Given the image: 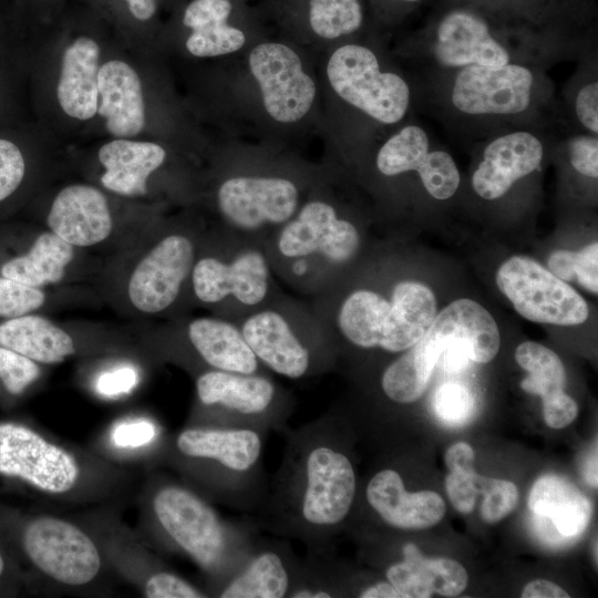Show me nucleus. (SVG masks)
Instances as JSON below:
<instances>
[{"label":"nucleus","mask_w":598,"mask_h":598,"mask_svg":"<svg viewBox=\"0 0 598 598\" xmlns=\"http://www.w3.org/2000/svg\"><path fill=\"white\" fill-rule=\"evenodd\" d=\"M245 41L243 31L225 20H217L192 29L186 48L195 56L209 58L236 52Z\"/></svg>","instance_id":"f704fd0d"},{"label":"nucleus","mask_w":598,"mask_h":598,"mask_svg":"<svg viewBox=\"0 0 598 598\" xmlns=\"http://www.w3.org/2000/svg\"><path fill=\"white\" fill-rule=\"evenodd\" d=\"M0 473L20 477L37 488L58 494L74 486L79 467L71 454L32 430L1 423Z\"/></svg>","instance_id":"dca6fc26"},{"label":"nucleus","mask_w":598,"mask_h":598,"mask_svg":"<svg viewBox=\"0 0 598 598\" xmlns=\"http://www.w3.org/2000/svg\"><path fill=\"white\" fill-rule=\"evenodd\" d=\"M361 598H401L399 591L389 581H379L362 589Z\"/></svg>","instance_id":"603ef678"},{"label":"nucleus","mask_w":598,"mask_h":598,"mask_svg":"<svg viewBox=\"0 0 598 598\" xmlns=\"http://www.w3.org/2000/svg\"><path fill=\"white\" fill-rule=\"evenodd\" d=\"M433 52L440 64L464 68L509 63L506 48L492 34L478 13L464 8L444 13L435 25Z\"/></svg>","instance_id":"aec40b11"},{"label":"nucleus","mask_w":598,"mask_h":598,"mask_svg":"<svg viewBox=\"0 0 598 598\" xmlns=\"http://www.w3.org/2000/svg\"><path fill=\"white\" fill-rule=\"evenodd\" d=\"M99 159L105 168L101 176L104 188L122 196H143L150 175L164 164L166 152L155 143L121 138L104 144Z\"/></svg>","instance_id":"bb28decb"},{"label":"nucleus","mask_w":598,"mask_h":598,"mask_svg":"<svg viewBox=\"0 0 598 598\" xmlns=\"http://www.w3.org/2000/svg\"><path fill=\"white\" fill-rule=\"evenodd\" d=\"M25 174V162L19 147L0 138V202L11 196L21 185Z\"/></svg>","instance_id":"a19ab883"},{"label":"nucleus","mask_w":598,"mask_h":598,"mask_svg":"<svg viewBox=\"0 0 598 598\" xmlns=\"http://www.w3.org/2000/svg\"><path fill=\"white\" fill-rule=\"evenodd\" d=\"M153 506L167 535L207 570L223 568L228 561L236 568L249 550L238 532L230 533L213 507L186 488L163 487Z\"/></svg>","instance_id":"0eeeda50"},{"label":"nucleus","mask_w":598,"mask_h":598,"mask_svg":"<svg viewBox=\"0 0 598 598\" xmlns=\"http://www.w3.org/2000/svg\"><path fill=\"white\" fill-rule=\"evenodd\" d=\"M545 423L551 429H563L569 425L578 414L576 401L560 392L542 400Z\"/></svg>","instance_id":"a18cd8bd"},{"label":"nucleus","mask_w":598,"mask_h":598,"mask_svg":"<svg viewBox=\"0 0 598 598\" xmlns=\"http://www.w3.org/2000/svg\"><path fill=\"white\" fill-rule=\"evenodd\" d=\"M533 72L519 64L467 65L457 73L451 94L455 109L470 115H509L525 111L532 100Z\"/></svg>","instance_id":"f3484780"},{"label":"nucleus","mask_w":598,"mask_h":598,"mask_svg":"<svg viewBox=\"0 0 598 598\" xmlns=\"http://www.w3.org/2000/svg\"><path fill=\"white\" fill-rule=\"evenodd\" d=\"M543 155L542 142L529 132L499 136L484 150L483 159L472 176L473 188L484 199H497L516 181L536 171Z\"/></svg>","instance_id":"4be33fe9"},{"label":"nucleus","mask_w":598,"mask_h":598,"mask_svg":"<svg viewBox=\"0 0 598 598\" xmlns=\"http://www.w3.org/2000/svg\"><path fill=\"white\" fill-rule=\"evenodd\" d=\"M3 568H4V561H3V558H2V556H1V554H0V575H1L2 571H3Z\"/></svg>","instance_id":"6e6d98bb"},{"label":"nucleus","mask_w":598,"mask_h":598,"mask_svg":"<svg viewBox=\"0 0 598 598\" xmlns=\"http://www.w3.org/2000/svg\"><path fill=\"white\" fill-rule=\"evenodd\" d=\"M496 283L515 310L533 322L576 326L585 322V299L536 260L513 256L497 270Z\"/></svg>","instance_id":"9b49d317"},{"label":"nucleus","mask_w":598,"mask_h":598,"mask_svg":"<svg viewBox=\"0 0 598 598\" xmlns=\"http://www.w3.org/2000/svg\"><path fill=\"white\" fill-rule=\"evenodd\" d=\"M523 598H568L569 595L560 586L545 579L528 582L523 591Z\"/></svg>","instance_id":"3c124183"},{"label":"nucleus","mask_w":598,"mask_h":598,"mask_svg":"<svg viewBox=\"0 0 598 598\" xmlns=\"http://www.w3.org/2000/svg\"><path fill=\"white\" fill-rule=\"evenodd\" d=\"M473 343L480 363L492 361L501 338L492 315L478 302L462 298L437 313L422 338L405 350L383 372L384 394L400 404L419 400L426 390L433 369L443 351L455 340Z\"/></svg>","instance_id":"20e7f679"},{"label":"nucleus","mask_w":598,"mask_h":598,"mask_svg":"<svg viewBox=\"0 0 598 598\" xmlns=\"http://www.w3.org/2000/svg\"><path fill=\"white\" fill-rule=\"evenodd\" d=\"M40 373L37 362L0 346V379L9 393H22L40 377Z\"/></svg>","instance_id":"4c0bfd02"},{"label":"nucleus","mask_w":598,"mask_h":598,"mask_svg":"<svg viewBox=\"0 0 598 598\" xmlns=\"http://www.w3.org/2000/svg\"><path fill=\"white\" fill-rule=\"evenodd\" d=\"M584 480L588 485L596 488L597 487V448L590 453L586 458L582 466Z\"/></svg>","instance_id":"5fc2aeb1"},{"label":"nucleus","mask_w":598,"mask_h":598,"mask_svg":"<svg viewBox=\"0 0 598 598\" xmlns=\"http://www.w3.org/2000/svg\"><path fill=\"white\" fill-rule=\"evenodd\" d=\"M198 251L194 235L173 231L158 236L127 275L125 295L130 306L145 316L171 309L189 286Z\"/></svg>","instance_id":"6e6552de"},{"label":"nucleus","mask_w":598,"mask_h":598,"mask_svg":"<svg viewBox=\"0 0 598 598\" xmlns=\"http://www.w3.org/2000/svg\"><path fill=\"white\" fill-rule=\"evenodd\" d=\"M361 237L326 200L307 202L264 246L272 268L299 288L328 286V272L352 260Z\"/></svg>","instance_id":"f03ea898"},{"label":"nucleus","mask_w":598,"mask_h":598,"mask_svg":"<svg viewBox=\"0 0 598 598\" xmlns=\"http://www.w3.org/2000/svg\"><path fill=\"white\" fill-rule=\"evenodd\" d=\"M248 62L264 106L274 120L292 123L308 113L316 84L292 49L281 43H261L251 50Z\"/></svg>","instance_id":"2eb2a0df"},{"label":"nucleus","mask_w":598,"mask_h":598,"mask_svg":"<svg viewBox=\"0 0 598 598\" xmlns=\"http://www.w3.org/2000/svg\"><path fill=\"white\" fill-rule=\"evenodd\" d=\"M298 308L278 301L247 313L239 328L265 368L300 380L317 372L328 359V331Z\"/></svg>","instance_id":"39448f33"},{"label":"nucleus","mask_w":598,"mask_h":598,"mask_svg":"<svg viewBox=\"0 0 598 598\" xmlns=\"http://www.w3.org/2000/svg\"><path fill=\"white\" fill-rule=\"evenodd\" d=\"M231 12L228 0H194L185 10L183 23L194 29L210 21H227Z\"/></svg>","instance_id":"c03bdc74"},{"label":"nucleus","mask_w":598,"mask_h":598,"mask_svg":"<svg viewBox=\"0 0 598 598\" xmlns=\"http://www.w3.org/2000/svg\"><path fill=\"white\" fill-rule=\"evenodd\" d=\"M137 383V373L132 368H120L103 373L97 382V391L106 396L130 392Z\"/></svg>","instance_id":"09e8293b"},{"label":"nucleus","mask_w":598,"mask_h":598,"mask_svg":"<svg viewBox=\"0 0 598 598\" xmlns=\"http://www.w3.org/2000/svg\"><path fill=\"white\" fill-rule=\"evenodd\" d=\"M148 598H200L205 597L183 578L166 571L156 573L145 584Z\"/></svg>","instance_id":"79ce46f5"},{"label":"nucleus","mask_w":598,"mask_h":598,"mask_svg":"<svg viewBox=\"0 0 598 598\" xmlns=\"http://www.w3.org/2000/svg\"><path fill=\"white\" fill-rule=\"evenodd\" d=\"M99 59L100 48L90 38L81 37L64 50L56 95L71 117L89 120L97 112Z\"/></svg>","instance_id":"cd10ccee"},{"label":"nucleus","mask_w":598,"mask_h":598,"mask_svg":"<svg viewBox=\"0 0 598 598\" xmlns=\"http://www.w3.org/2000/svg\"><path fill=\"white\" fill-rule=\"evenodd\" d=\"M403 560L386 568L385 576L401 598L461 595L468 581L465 568L450 558H427L412 544L402 548Z\"/></svg>","instance_id":"b1692460"},{"label":"nucleus","mask_w":598,"mask_h":598,"mask_svg":"<svg viewBox=\"0 0 598 598\" xmlns=\"http://www.w3.org/2000/svg\"><path fill=\"white\" fill-rule=\"evenodd\" d=\"M363 21L359 0H310L309 22L316 34L337 39L357 31Z\"/></svg>","instance_id":"473e14b6"},{"label":"nucleus","mask_w":598,"mask_h":598,"mask_svg":"<svg viewBox=\"0 0 598 598\" xmlns=\"http://www.w3.org/2000/svg\"><path fill=\"white\" fill-rule=\"evenodd\" d=\"M262 446L261 431L252 427H189L176 437L182 455L209 461L231 478L245 507L258 492Z\"/></svg>","instance_id":"f8f14e48"},{"label":"nucleus","mask_w":598,"mask_h":598,"mask_svg":"<svg viewBox=\"0 0 598 598\" xmlns=\"http://www.w3.org/2000/svg\"><path fill=\"white\" fill-rule=\"evenodd\" d=\"M0 346L44 364L60 363L75 353V342L70 333L34 313L0 323Z\"/></svg>","instance_id":"c756f323"},{"label":"nucleus","mask_w":598,"mask_h":598,"mask_svg":"<svg viewBox=\"0 0 598 598\" xmlns=\"http://www.w3.org/2000/svg\"><path fill=\"white\" fill-rule=\"evenodd\" d=\"M548 269L564 281H577L588 291L598 292V244L578 251L556 250L547 259Z\"/></svg>","instance_id":"72a5a7b5"},{"label":"nucleus","mask_w":598,"mask_h":598,"mask_svg":"<svg viewBox=\"0 0 598 598\" xmlns=\"http://www.w3.org/2000/svg\"><path fill=\"white\" fill-rule=\"evenodd\" d=\"M238 241L218 250L199 248L189 287L199 303L246 316L272 301V266L264 246Z\"/></svg>","instance_id":"423d86ee"},{"label":"nucleus","mask_w":598,"mask_h":598,"mask_svg":"<svg viewBox=\"0 0 598 598\" xmlns=\"http://www.w3.org/2000/svg\"><path fill=\"white\" fill-rule=\"evenodd\" d=\"M45 301L43 289L0 276V317L10 319L32 313L42 308Z\"/></svg>","instance_id":"c9c22d12"},{"label":"nucleus","mask_w":598,"mask_h":598,"mask_svg":"<svg viewBox=\"0 0 598 598\" xmlns=\"http://www.w3.org/2000/svg\"><path fill=\"white\" fill-rule=\"evenodd\" d=\"M532 528L545 545L559 548L574 544L587 529L592 506L569 480L544 474L528 496Z\"/></svg>","instance_id":"a211bd4d"},{"label":"nucleus","mask_w":598,"mask_h":598,"mask_svg":"<svg viewBox=\"0 0 598 598\" xmlns=\"http://www.w3.org/2000/svg\"><path fill=\"white\" fill-rule=\"evenodd\" d=\"M196 394L202 405L227 414L228 426L262 431L265 426L280 425L283 419L281 391L261 372L243 374L209 369L196 379Z\"/></svg>","instance_id":"ddd939ff"},{"label":"nucleus","mask_w":598,"mask_h":598,"mask_svg":"<svg viewBox=\"0 0 598 598\" xmlns=\"http://www.w3.org/2000/svg\"><path fill=\"white\" fill-rule=\"evenodd\" d=\"M217 207L238 239L257 243L264 233L274 234L299 208L297 185L278 176H234L217 190ZM272 234V235H274Z\"/></svg>","instance_id":"9d476101"},{"label":"nucleus","mask_w":598,"mask_h":598,"mask_svg":"<svg viewBox=\"0 0 598 598\" xmlns=\"http://www.w3.org/2000/svg\"><path fill=\"white\" fill-rule=\"evenodd\" d=\"M327 74L342 100L381 123H396L408 111V83L395 73L382 72L377 56L365 47L346 44L337 49Z\"/></svg>","instance_id":"1a4fd4ad"},{"label":"nucleus","mask_w":598,"mask_h":598,"mask_svg":"<svg viewBox=\"0 0 598 598\" xmlns=\"http://www.w3.org/2000/svg\"><path fill=\"white\" fill-rule=\"evenodd\" d=\"M569 157L574 168L590 178L598 177V138L580 135L570 140Z\"/></svg>","instance_id":"37998d69"},{"label":"nucleus","mask_w":598,"mask_h":598,"mask_svg":"<svg viewBox=\"0 0 598 598\" xmlns=\"http://www.w3.org/2000/svg\"><path fill=\"white\" fill-rule=\"evenodd\" d=\"M575 111L579 122L590 132L598 133V83L592 81L577 93Z\"/></svg>","instance_id":"de8ad7c7"},{"label":"nucleus","mask_w":598,"mask_h":598,"mask_svg":"<svg viewBox=\"0 0 598 598\" xmlns=\"http://www.w3.org/2000/svg\"><path fill=\"white\" fill-rule=\"evenodd\" d=\"M365 497L380 518L398 529L429 528L445 514L444 501L437 493L408 492L401 475L392 468L380 470L370 478Z\"/></svg>","instance_id":"5701e85b"},{"label":"nucleus","mask_w":598,"mask_h":598,"mask_svg":"<svg viewBox=\"0 0 598 598\" xmlns=\"http://www.w3.org/2000/svg\"><path fill=\"white\" fill-rule=\"evenodd\" d=\"M25 553L32 563L54 580L80 586L99 573L101 558L92 539L69 522L40 517L23 535Z\"/></svg>","instance_id":"4468645a"},{"label":"nucleus","mask_w":598,"mask_h":598,"mask_svg":"<svg viewBox=\"0 0 598 598\" xmlns=\"http://www.w3.org/2000/svg\"><path fill=\"white\" fill-rule=\"evenodd\" d=\"M436 316L430 288L400 281L386 298L372 289H355L336 306L333 323L339 334L361 349L402 352L415 344Z\"/></svg>","instance_id":"7ed1b4c3"},{"label":"nucleus","mask_w":598,"mask_h":598,"mask_svg":"<svg viewBox=\"0 0 598 598\" xmlns=\"http://www.w3.org/2000/svg\"><path fill=\"white\" fill-rule=\"evenodd\" d=\"M481 494L484 495L481 516L488 524L497 523L509 515L518 501L516 485L506 480L483 476Z\"/></svg>","instance_id":"e433bc0d"},{"label":"nucleus","mask_w":598,"mask_h":598,"mask_svg":"<svg viewBox=\"0 0 598 598\" xmlns=\"http://www.w3.org/2000/svg\"><path fill=\"white\" fill-rule=\"evenodd\" d=\"M401 1H403L405 3H417V2H420L422 0H401Z\"/></svg>","instance_id":"4d7b16f0"},{"label":"nucleus","mask_w":598,"mask_h":598,"mask_svg":"<svg viewBox=\"0 0 598 598\" xmlns=\"http://www.w3.org/2000/svg\"><path fill=\"white\" fill-rule=\"evenodd\" d=\"M482 475L472 471L453 470L445 478V489L453 507L470 514L475 507L476 497L481 494Z\"/></svg>","instance_id":"58836bf2"},{"label":"nucleus","mask_w":598,"mask_h":598,"mask_svg":"<svg viewBox=\"0 0 598 598\" xmlns=\"http://www.w3.org/2000/svg\"><path fill=\"white\" fill-rule=\"evenodd\" d=\"M47 225L49 230L75 248L102 245L114 231V219L105 195L86 184H72L56 194Z\"/></svg>","instance_id":"412c9836"},{"label":"nucleus","mask_w":598,"mask_h":598,"mask_svg":"<svg viewBox=\"0 0 598 598\" xmlns=\"http://www.w3.org/2000/svg\"><path fill=\"white\" fill-rule=\"evenodd\" d=\"M290 558L275 547L248 550L219 591L220 598L288 597L298 576Z\"/></svg>","instance_id":"c85d7f7f"},{"label":"nucleus","mask_w":598,"mask_h":598,"mask_svg":"<svg viewBox=\"0 0 598 598\" xmlns=\"http://www.w3.org/2000/svg\"><path fill=\"white\" fill-rule=\"evenodd\" d=\"M277 482L280 525L309 544H326L349 515L357 492L352 461L331 439L328 417L291 436Z\"/></svg>","instance_id":"f257e3e1"},{"label":"nucleus","mask_w":598,"mask_h":598,"mask_svg":"<svg viewBox=\"0 0 598 598\" xmlns=\"http://www.w3.org/2000/svg\"><path fill=\"white\" fill-rule=\"evenodd\" d=\"M437 415L448 423H462L473 409V399L462 385L447 383L442 385L434 399Z\"/></svg>","instance_id":"ea45409f"},{"label":"nucleus","mask_w":598,"mask_h":598,"mask_svg":"<svg viewBox=\"0 0 598 598\" xmlns=\"http://www.w3.org/2000/svg\"><path fill=\"white\" fill-rule=\"evenodd\" d=\"M156 436V426L145 420L117 424L112 431V441L120 447H138Z\"/></svg>","instance_id":"49530a36"},{"label":"nucleus","mask_w":598,"mask_h":598,"mask_svg":"<svg viewBox=\"0 0 598 598\" xmlns=\"http://www.w3.org/2000/svg\"><path fill=\"white\" fill-rule=\"evenodd\" d=\"M131 13L138 20H148L155 12V0H126Z\"/></svg>","instance_id":"864d4df0"},{"label":"nucleus","mask_w":598,"mask_h":598,"mask_svg":"<svg viewBox=\"0 0 598 598\" xmlns=\"http://www.w3.org/2000/svg\"><path fill=\"white\" fill-rule=\"evenodd\" d=\"M475 453L472 446L465 442H457L451 445L444 456L445 464L450 471L462 470L472 471Z\"/></svg>","instance_id":"8fccbe9b"},{"label":"nucleus","mask_w":598,"mask_h":598,"mask_svg":"<svg viewBox=\"0 0 598 598\" xmlns=\"http://www.w3.org/2000/svg\"><path fill=\"white\" fill-rule=\"evenodd\" d=\"M97 113L105 117L107 131L118 137L137 135L145 125L141 81L134 69L111 60L99 70Z\"/></svg>","instance_id":"393cba45"},{"label":"nucleus","mask_w":598,"mask_h":598,"mask_svg":"<svg viewBox=\"0 0 598 598\" xmlns=\"http://www.w3.org/2000/svg\"><path fill=\"white\" fill-rule=\"evenodd\" d=\"M377 167L386 176L417 172L427 193L440 200L452 197L460 185L453 157L444 151H430L426 133L416 125L403 127L382 145Z\"/></svg>","instance_id":"6ab92c4d"},{"label":"nucleus","mask_w":598,"mask_h":598,"mask_svg":"<svg viewBox=\"0 0 598 598\" xmlns=\"http://www.w3.org/2000/svg\"><path fill=\"white\" fill-rule=\"evenodd\" d=\"M76 249L48 229L37 236L24 255L6 261L0 275L40 289L56 285L65 278Z\"/></svg>","instance_id":"7c9ffc66"},{"label":"nucleus","mask_w":598,"mask_h":598,"mask_svg":"<svg viewBox=\"0 0 598 598\" xmlns=\"http://www.w3.org/2000/svg\"><path fill=\"white\" fill-rule=\"evenodd\" d=\"M186 337L195 352L212 369L234 373L260 372L237 322L228 318L199 317L186 326Z\"/></svg>","instance_id":"a878e982"},{"label":"nucleus","mask_w":598,"mask_h":598,"mask_svg":"<svg viewBox=\"0 0 598 598\" xmlns=\"http://www.w3.org/2000/svg\"><path fill=\"white\" fill-rule=\"evenodd\" d=\"M515 359L529 373L520 383L524 391L537 394L542 400L564 392L566 370L553 350L540 343L527 341L516 348Z\"/></svg>","instance_id":"2f4dec72"}]
</instances>
